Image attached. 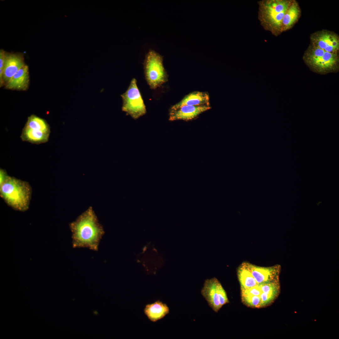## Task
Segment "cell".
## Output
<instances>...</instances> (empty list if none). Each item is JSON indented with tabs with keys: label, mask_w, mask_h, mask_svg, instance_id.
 Listing matches in <instances>:
<instances>
[{
	"label": "cell",
	"mask_w": 339,
	"mask_h": 339,
	"mask_svg": "<svg viewBox=\"0 0 339 339\" xmlns=\"http://www.w3.org/2000/svg\"><path fill=\"white\" fill-rule=\"evenodd\" d=\"M220 282L215 278L206 280L201 290V294L209 305L215 312L222 307L220 302L218 285Z\"/></svg>",
	"instance_id": "30bf717a"
},
{
	"label": "cell",
	"mask_w": 339,
	"mask_h": 339,
	"mask_svg": "<svg viewBox=\"0 0 339 339\" xmlns=\"http://www.w3.org/2000/svg\"><path fill=\"white\" fill-rule=\"evenodd\" d=\"M70 226L74 247H86L94 251L98 250L104 232L91 207Z\"/></svg>",
	"instance_id": "6da1fadb"
},
{
	"label": "cell",
	"mask_w": 339,
	"mask_h": 339,
	"mask_svg": "<svg viewBox=\"0 0 339 339\" xmlns=\"http://www.w3.org/2000/svg\"><path fill=\"white\" fill-rule=\"evenodd\" d=\"M292 1L266 0L259 1V19L264 29L274 35L281 33L283 17Z\"/></svg>",
	"instance_id": "7a4b0ae2"
},
{
	"label": "cell",
	"mask_w": 339,
	"mask_h": 339,
	"mask_svg": "<svg viewBox=\"0 0 339 339\" xmlns=\"http://www.w3.org/2000/svg\"><path fill=\"white\" fill-rule=\"evenodd\" d=\"M25 65L21 54L6 53L3 69V79L5 85L12 77Z\"/></svg>",
	"instance_id": "8fae6325"
},
{
	"label": "cell",
	"mask_w": 339,
	"mask_h": 339,
	"mask_svg": "<svg viewBox=\"0 0 339 339\" xmlns=\"http://www.w3.org/2000/svg\"><path fill=\"white\" fill-rule=\"evenodd\" d=\"M311 45L331 53H338L339 37L337 35L325 30L317 31L310 37Z\"/></svg>",
	"instance_id": "52a82bcc"
},
{
	"label": "cell",
	"mask_w": 339,
	"mask_h": 339,
	"mask_svg": "<svg viewBox=\"0 0 339 339\" xmlns=\"http://www.w3.org/2000/svg\"><path fill=\"white\" fill-rule=\"evenodd\" d=\"M0 194L9 206L16 210L24 211L29 208L31 190L26 182L9 176L0 185Z\"/></svg>",
	"instance_id": "3957f363"
},
{
	"label": "cell",
	"mask_w": 339,
	"mask_h": 339,
	"mask_svg": "<svg viewBox=\"0 0 339 339\" xmlns=\"http://www.w3.org/2000/svg\"><path fill=\"white\" fill-rule=\"evenodd\" d=\"M245 263L258 285L279 280V266L261 267Z\"/></svg>",
	"instance_id": "ba28073f"
},
{
	"label": "cell",
	"mask_w": 339,
	"mask_h": 339,
	"mask_svg": "<svg viewBox=\"0 0 339 339\" xmlns=\"http://www.w3.org/2000/svg\"><path fill=\"white\" fill-rule=\"evenodd\" d=\"M24 127L40 130L47 132L50 133V132L49 126L46 121L34 115L28 117Z\"/></svg>",
	"instance_id": "ac0fdd59"
},
{
	"label": "cell",
	"mask_w": 339,
	"mask_h": 339,
	"mask_svg": "<svg viewBox=\"0 0 339 339\" xmlns=\"http://www.w3.org/2000/svg\"><path fill=\"white\" fill-rule=\"evenodd\" d=\"M29 83V68L24 65L12 77L5 87L9 89L25 90L28 88Z\"/></svg>",
	"instance_id": "7c38bea8"
},
{
	"label": "cell",
	"mask_w": 339,
	"mask_h": 339,
	"mask_svg": "<svg viewBox=\"0 0 339 339\" xmlns=\"http://www.w3.org/2000/svg\"><path fill=\"white\" fill-rule=\"evenodd\" d=\"M303 60L314 72L321 74L336 72L339 69L338 53H331L310 45L305 52Z\"/></svg>",
	"instance_id": "277c9868"
},
{
	"label": "cell",
	"mask_w": 339,
	"mask_h": 339,
	"mask_svg": "<svg viewBox=\"0 0 339 339\" xmlns=\"http://www.w3.org/2000/svg\"><path fill=\"white\" fill-rule=\"evenodd\" d=\"M300 9L297 1L293 0L283 17L282 32L291 28L298 20L300 14Z\"/></svg>",
	"instance_id": "9a60e30c"
},
{
	"label": "cell",
	"mask_w": 339,
	"mask_h": 339,
	"mask_svg": "<svg viewBox=\"0 0 339 339\" xmlns=\"http://www.w3.org/2000/svg\"><path fill=\"white\" fill-rule=\"evenodd\" d=\"M210 105L209 94L205 92L195 91L186 95L180 102L172 107L176 108L184 105Z\"/></svg>",
	"instance_id": "5bb4252c"
},
{
	"label": "cell",
	"mask_w": 339,
	"mask_h": 339,
	"mask_svg": "<svg viewBox=\"0 0 339 339\" xmlns=\"http://www.w3.org/2000/svg\"><path fill=\"white\" fill-rule=\"evenodd\" d=\"M242 302L246 305L252 308H261L260 296L241 294Z\"/></svg>",
	"instance_id": "ffe728a7"
},
{
	"label": "cell",
	"mask_w": 339,
	"mask_h": 339,
	"mask_svg": "<svg viewBox=\"0 0 339 339\" xmlns=\"http://www.w3.org/2000/svg\"><path fill=\"white\" fill-rule=\"evenodd\" d=\"M146 80L152 89H155L167 80L163 57L153 50H149L143 63Z\"/></svg>",
	"instance_id": "5b68a950"
},
{
	"label": "cell",
	"mask_w": 339,
	"mask_h": 339,
	"mask_svg": "<svg viewBox=\"0 0 339 339\" xmlns=\"http://www.w3.org/2000/svg\"><path fill=\"white\" fill-rule=\"evenodd\" d=\"M50 133L24 127L20 137L22 141L33 144H39L47 142Z\"/></svg>",
	"instance_id": "2e32d148"
},
{
	"label": "cell",
	"mask_w": 339,
	"mask_h": 339,
	"mask_svg": "<svg viewBox=\"0 0 339 339\" xmlns=\"http://www.w3.org/2000/svg\"><path fill=\"white\" fill-rule=\"evenodd\" d=\"M121 96L123 101L122 110L127 115L136 119L146 114V107L135 79H132L128 89Z\"/></svg>",
	"instance_id": "8992f818"
},
{
	"label": "cell",
	"mask_w": 339,
	"mask_h": 339,
	"mask_svg": "<svg viewBox=\"0 0 339 339\" xmlns=\"http://www.w3.org/2000/svg\"><path fill=\"white\" fill-rule=\"evenodd\" d=\"M6 171L2 169L0 170V185L2 184L9 177Z\"/></svg>",
	"instance_id": "603a6c76"
},
{
	"label": "cell",
	"mask_w": 339,
	"mask_h": 339,
	"mask_svg": "<svg viewBox=\"0 0 339 339\" xmlns=\"http://www.w3.org/2000/svg\"><path fill=\"white\" fill-rule=\"evenodd\" d=\"M144 312L148 319L152 322H156L162 319L169 312L167 305L160 300L146 304Z\"/></svg>",
	"instance_id": "4fadbf2b"
},
{
	"label": "cell",
	"mask_w": 339,
	"mask_h": 339,
	"mask_svg": "<svg viewBox=\"0 0 339 339\" xmlns=\"http://www.w3.org/2000/svg\"><path fill=\"white\" fill-rule=\"evenodd\" d=\"M210 108V105H186L176 108L171 107L170 110L169 120L174 121L192 120Z\"/></svg>",
	"instance_id": "9c48e42d"
},
{
	"label": "cell",
	"mask_w": 339,
	"mask_h": 339,
	"mask_svg": "<svg viewBox=\"0 0 339 339\" xmlns=\"http://www.w3.org/2000/svg\"><path fill=\"white\" fill-rule=\"evenodd\" d=\"M237 275L241 290L247 289L258 285L245 262L242 263L239 267Z\"/></svg>",
	"instance_id": "e0dca14e"
},
{
	"label": "cell",
	"mask_w": 339,
	"mask_h": 339,
	"mask_svg": "<svg viewBox=\"0 0 339 339\" xmlns=\"http://www.w3.org/2000/svg\"><path fill=\"white\" fill-rule=\"evenodd\" d=\"M6 53L4 50L1 49L0 51V70L3 71Z\"/></svg>",
	"instance_id": "cb8c5ba5"
},
{
	"label": "cell",
	"mask_w": 339,
	"mask_h": 339,
	"mask_svg": "<svg viewBox=\"0 0 339 339\" xmlns=\"http://www.w3.org/2000/svg\"><path fill=\"white\" fill-rule=\"evenodd\" d=\"M280 291V290H278L262 292L260 295L261 308L267 306L273 303L278 296Z\"/></svg>",
	"instance_id": "d6986e66"
},
{
	"label": "cell",
	"mask_w": 339,
	"mask_h": 339,
	"mask_svg": "<svg viewBox=\"0 0 339 339\" xmlns=\"http://www.w3.org/2000/svg\"><path fill=\"white\" fill-rule=\"evenodd\" d=\"M262 292L258 285L249 288L241 290V294L260 296Z\"/></svg>",
	"instance_id": "7402d4cb"
},
{
	"label": "cell",
	"mask_w": 339,
	"mask_h": 339,
	"mask_svg": "<svg viewBox=\"0 0 339 339\" xmlns=\"http://www.w3.org/2000/svg\"><path fill=\"white\" fill-rule=\"evenodd\" d=\"M218 291L220 304L222 307L223 305L229 303L226 292L220 282L218 285Z\"/></svg>",
	"instance_id": "44dd1931"
}]
</instances>
